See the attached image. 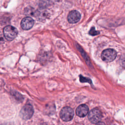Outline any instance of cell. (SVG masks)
<instances>
[{"label": "cell", "mask_w": 125, "mask_h": 125, "mask_svg": "<svg viewBox=\"0 0 125 125\" xmlns=\"http://www.w3.org/2000/svg\"><path fill=\"white\" fill-rule=\"evenodd\" d=\"M3 32L5 38L9 41L13 40L16 38L18 34L17 29L12 25H7L5 26L3 28Z\"/></svg>", "instance_id": "6da1fadb"}, {"label": "cell", "mask_w": 125, "mask_h": 125, "mask_svg": "<svg viewBox=\"0 0 125 125\" xmlns=\"http://www.w3.org/2000/svg\"><path fill=\"white\" fill-rule=\"evenodd\" d=\"M34 113V109L30 104H26L21 109L20 112V116L23 120L30 119Z\"/></svg>", "instance_id": "7a4b0ae2"}, {"label": "cell", "mask_w": 125, "mask_h": 125, "mask_svg": "<svg viewBox=\"0 0 125 125\" xmlns=\"http://www.w3.org/2000/svg\"><path fill=\"white\" fill-rule=\"evenodd\" d=\"M117 56V52L113 49H106L104 50L101 54V58L106 62L113 61Z\"/></svg>", "instance_id": "3957f363"}, {"label": "cell", "mask_w": 125, "mask_h": 125, "mask_svg": "<svg viewBox=\"0 0 125 125\" xmlns=\"http://www.w3.org/2000/svg\"><path fill=\"white\" fill-rule=\"evenodd\" d=\"M60 117L64 121H69L71 120L74 116L73 109L68 106L63 107L60 112Z\"/></svg>", "instance_id": "277c9868"}, {"label": "cell", "mask_w": 125, "mask_h": 125, "mask_svg": "<svg viewBox=\"0 0 125 125\" xmlns=\"http://www.w3.org/2000/svg\"><path fill=\"white\" fill-rule=\"evenodd\" d=\"M102 113L97 108L92 109L88 115L89 120L92 123H98L102 118Z\"/></svg>", "instance_id": "5b68a950"}, {"label": "cell", "mask_w": 125, "mask_h": 125, "mask_svg": "<svg viewBox=\"0 0 125 125\" xmlns=\"http://www.w3.org/2000/svg\"><path fill=\"white\" fill-rule=\"evenodd\" d=\"M34 23V21L32 18L30 17H26L21 21V26L23 30H27L33 27Z\"/></svg>", "instance_id": "8992f818"}, {"label": "cell", "mask_w": 125, "mask_h": 125, "mask_svg": "<svg viewBox=\"0 0 125 125\" xmlns=\"http://www.w3.org/2000/svg\"><path fill=\"white\" fill-rule=\"evenodd\" d=\"M81 19V14L76 10L70 11L67 16V20L69 23H75L78 22Z\"/></svg>", "instance_id": "52a82bcc"}, {"label": "cell", "mask_w": 125, "mask_h": 125, "mask_svg": "<svg viewBox=\"0 0 125 125\" xmlns=\"http://www.w3.org/2000/svg\"><path fill=\"white\" fill-rule=\"evenodd\" d=\"M88 112V107L86 104H81L79 105L76 109V114L80 117H83L85 116Z\"/></svg>", "instance_id": "ba28073f"}, {"label": "cell", "mask_w": 125, "mask_h": 125, "mask_svg": "<svg viewBox=\"0 0 125 125\" xmlns=\"http://www.w3.org/2000/svg\"><path fill=\"white\" fill-rule=\"evenodd\" d=\"M36 12V10H35L32 7H26L24 9V14L27 15L35 16Z\"/></svg>", "instance_id": "9c48e42d"}, {"label": "cell", "mask_w": 125, "mask_h": 125, "mask_svg": "<svg viewBox=\"0 0 125 125\" xmlns=\"http://www.w3.org/2000/svg\"><path fill=\"white\" fill-rule=\"evenodd\" d=\"M12 94L13 95V96L18 100L20 101H22L23 100V97L22 96V95L18 93L17 91H14V92H11Z\"/></svg>", "instance_id": "30bf717a"}, {"label": "cell", "mask_w": 125, "mask_h": 125, "mask_svg": "<svg viewBox=\"0 0 125 125\" xmlns=\"http://www.w3.org/2000/svg\"><path fill=\"white\" fill-rule=\"evenodd\" d=\"M80 81L82 82V83H89L91 84L92 83V81L91 80L87 78L86 77H84L82 75H80Z\"/></svg>", "instance_id": "8fae6325"}, {"label": "cell", "mask_w": 125, "mask_h": 125, "mask_svg": "<svg viewBox=\"0 0 125 125\" xmlns=\"http://www.w3.org/2000/svg\"><path fill=\"white\" fill-rule=\"evenodd\" d=\"M89 33L90 35H91L92 36H95V35L99 34L100 33V32L98 31H96L94 27H92L91 28V29L90 30Z\"/></svg>", "instance_id": "7c38bea8"}, {"label": "cell", "mask_w": 125, "mask_h": 125, "mask_svg": "<svg viewBox=\"0 0 125 125\" xmlns=\"http://www.w3.org/2000/svg\"><path fill=\"white\" fill-rule=\"evenodd\" d=\"M96 125H105L104 123H103V122H98V123H97V124Z\"/></svg>", "instance_id": "4fadbf2b"}, {"label": "cell", "mask_w": 125, "mask_h": 125, "mask_svg": "<svg viewBox=\"0 0 125 125\" xmlns=\"http://www.w3.org/2000/svg\"><path fill=\"white\" fill-rule=\"evenodd\" d=\"M0 125H11L9 124H1Z\"/></svg>", "instance_id": "5bb4252c"}]
</instances>
